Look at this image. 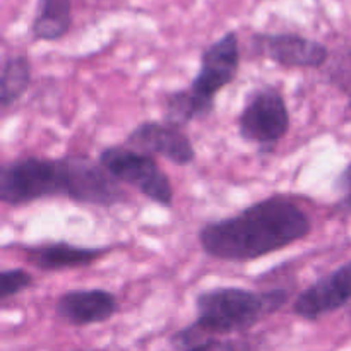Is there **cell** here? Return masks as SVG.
Masks as SVG:
<instances>
[{
	"label": "cell",
	"instance_id": "cell-1",
	"mask_svg": "<svg viewBox=\"0 0 351 351\" xmlns=\"http://www.w3.org/2000/svg\"><path fill=\"white\" fill-rule=\"evenodd\" d=\"M312 218L293 197L274 194L252 202L237 215L199 228L202 252L223 263H252L305 240Z\"/></svg>",
	"mask_w": 351,
	"mask_h": 351
},
{
	"label": "cell",
	"instance_id": "cell-2",
	"mask_svg": "<svg viewBox=\"0 0 351 351\" xmlns=\"http://www.w3.org/2000/svg\"><path fill=\"white\" fill-rule=\"evenodd\" d=\"M122 185L99 161L88 156H26L3 163L0 201L17 208L41 199L64 197L110 208L129 201Z\"/></svg>",
	"mask_w": 351,
	"mask_h": 351
},
{
	"label": "cell",
	"instance_id": "cell-3",
	"mask_svg": "<svg viewBox=\"0 0 351 351\" xmlns=\"http://www.w3.org/2000/svg\"><path fill=\"white\" fill-rule=\"evenodd\" d=\"M290 290L273 287L249 290L242 287H215L195 297L197 317L170 338L175 350L184 351L211 338L247 332L267 315L280 312L290 300Z\"/></svg>",
	"mask_w": 351,
	"mask_h": 351
},
{
	"label": "cell",
	"instance_id": "cell-4",
	"mask_svg": "<svg viewBox=\"0 0 351 351\" xmlns=\"http://www.w3.org/2000/svg\"><path fill=\"white\" fill-rule=\"evenodd\" d=\"M290 110L280 88L259 86L245 96L237 117V129L245 143L259 147L263 156L273 154L290 130Z\"/></svg>",
	"mask_w": 351,
	"mask_h": 351
},
{
	"label": "cell",
	"instance_id": "cell-5",
	"mask_svg": "<svg viewBox=\"0 0 351 351\" xmlns=\"http://www.w3.org/2000/svg\"><path fill=\"white\" fill-rule=\"evenodd\" d=\"M98 161L120 184L136 189L147 201L165 209L173 208V185L153 154L134 149L127 144L108 146L98 154Z\"/></svg>",
	"mask_w": 351,
	"mask_h": 351
},
{
	"label": "cell",
	"instance_id": "cell-6",
	"mask_svg": "<svg viewBox=\"0 0 351 351\" xmlns=\"http://www.w3.org/2000/svg\"><path fill=\"white\" fill-rule=\"evenodd\" d=\"M240 62L242 48L239 33L230 29L202 50L197 74L189 86L202 98L216 101V96L237 79Z\"/></svg>",
	"mask_w": 351,
	"mask_h": 351
},
{
	"label": "cell",
	"instance_id": "cell-7",
	"mask_svg": "<svg viewBox=\"0 0 351 351\" xmlns=\"http://www.w3.org/2000/svg\"><path fill=\"white\" fill-rule=\"evenodd\" d=\"M250 50L285 69H321L331 58L328 45L297 33H254Z\"/></svg>",
	"mask_w": 351,
	"mask_h": 351
},
{
	"label": "cell",
	"instance_id": "cell-8",
	"mask_svg": "<svg viewBox=\"0 0 351 351\" xmlns=\"http://www.w3.org/2000/svg\"><path fill=\"white\" fill-rule=\"evenodd\" d=\"M351 304V261L315 280L291 304V312L304 321H321Z\"/></svg>",
	"mask_w": 351,
	"mask_h": 351
},
{
	"label": "cell",
	"instance_id": "cell-9",
	"mask_svg": "<svg viewBox=\"0 0 351 351\" xmlns=\"http://www.w3.org/2000/svg\"><path fill=\"white\" fill-rule=\"evenodd\" d=\"M125 144L153 156H163L178 167H189L197 158L194 143L185 130L170 125L165 120H144L137 123L127 136Z\"/></svg>",
	"mask_w": 351,
	"mask_h": 351
},
{
	"label": "cell",
	"instance_id": "cell-10",
	"mask_svg": "<svg viewBox=\"0 0 351 351\" xmlns=\"http://www.w3.org/2000/svg\"><path fill=\"white\" fill-rule=\"evenodd\" d=\"M119 311L120 302L117 295L103 288L65 291L55 302L57 317L77 328L108 322Z\"/></svg>",
	"mask_w": 351,
	"mask_h": 351
},
{
	"label": "cell",
	"instance_id": "cell-11",
	"mask_svg": "<svg viewBox=\"0 0 351 351\" xmlns=\"http://www.w3.org/2000/svg\"><path fill=\"white\" fill-rule=\"evenodd\" d=\"M110 252L112 247H82L71 242H48L23 247L24 259L45 273L88 267Z\"/></svg>",
	"mask_w": 351,
	"mask_h": 351
},
{
	"label": "cell",
	"instance_id": "cell-12",
	"mask_svg": "<svg viewBox=\"0 0 351 351\" xmlns=\"http://www.w3.org/2000/svg\"><path fill=\"white\" fill-rule=\"evenodd\" d=\"M74 24V0H38L31 36L34 41H58L69 34Z\"/></svg>",
	"mask_w": 351,
	"mask_h": 351
},
{
	"label": "cell",
	"instance_id": "cell-13",
	"mask_svg": "<svg viewBox=\"0 0 351 351\" xmlns=\"http://www.w3.org/2000/svg\"><path fill=\"white\" fill-rule=\"evenodd\" d=\"M216 108V101L199 96L191 86L170 91L163 99V120L170 125L185 129L192 122L208 119Z\"/></svg>",
	"mask_w": 351,
	"mask_h": 351
},
{
	"label": "cell",
	"instance_id": "cell-14",
	"mask_svg": "<svg viewBox=\"0 0 351 351\" xmlns=\"http://www.w3.org/2000/svg\"><path fill=\"white\" fill-rule=\"evenodd\" d=\"M33 81V64L24 53L7 55L0 72V106L3 110L16 105L27 93Z\"/></svg>",
	"mask_w": 351,
	"mask_h": 351
},
{
	"label": "cell",
	"instance_id": "cell-15",
	"mask_svg": "<svg viewBox=\"0 0 351 351\" xmlns=\"http://www.w3.org/2000/svg\"><path fill=\"white\" fill-rule=\"evenodd\" d=\"M34 283V276L23 267H7L0 273V300L17 297L23 291L29 290Z\"/></svg>",
	"mask_w": 351,
	"mask_h": 351
},
{
	"label": "cell",
	"instance_id": "cell-16",
	"mask_svg": "<svg viewBox=\"0 0 351 351\" xmlns=\"http://www.w3.org/2000/svg\"><path fill=\"white\" fill-rule=\"evenodd\" d=\"M184 351H261V341L250 336L240 338H211Z\"/></svg>",
	"mask_w": 351,
	"mask_h": 351
},
{
	"label": "cell",
	"instance_id": "cell-17",
	"mask_svg": "<svg viewBox=\"0 0 351 351\" xmlns=\"http://www.w3.org/2000/svg\"><path fill=\"white\" fill-rule=\"evenodd\" d=\"M328 77L335 88L346 95L351 108V51H343L328 67Z\"/></svg>",
	"mask_w": 351,
	"mask_h": 351
},
{
	"label": "cell",
	"instance_id": "cell-18",
	"mask_svg": "<svg viewBox=\"0 0 351 351\" xmlns=\"http://www.w3.org/2000/svg\"><path fill=\"white\" fill-rule=\"evenodd\" d=\"M335 187L339 192V199L336 202L335 209L341 215H351V161L338 175Z\"/></svg>",
	"mask_w": 351,
	"mask_h": 351
},
{
	"label": "cell",
	"instance_id": "cell-19",
	"mask_svg": "<svg viewBox=\"0 0 351 351\" xmlns=\"http://www.w3.org/2000/svg\"><path fill=\"white\" fill-rule=\"evenodd\" d=\"M348 319H350V324H351V304L348 305Z\"/></svg>",
	"mask_w": 351,
	"mask_h": 351
}]
</instances>
